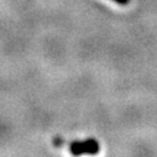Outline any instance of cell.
<instances>
[{
    "mask_svg": "<svg viewBox=\"0 0 157 157\" xmlns=\"http://www.w3.org/2000/svg\"><path fill=\"white\" fill-rule=\"evenodd\" d=\"M69 151L74 156H79L84 153L95 155L99 151V144L95 139H88L86 141H72L69 142Z\"/></svg>",
    "mask_w": 157,
    "mask_h": 157,
    "instance_id": "obj_1",
    "label": "cell"
},
{
    "mask_svg": "<svg viewBox=\"0 0 157 157\" xmlns=\"http://www.w3.org/2000/svg\"><path fill=\"white\" fill-rule=\"evenodd\" d=\"M113 2H115L116 4H119V5H128L130 3V0H113Z\"/></svg>",
    "mask_w": 157,
    "mask_h": 157,
    "instance_id": "obj_2",
    "label": "cell"
}]
</instances>
